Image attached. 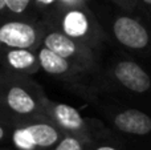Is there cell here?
<instances>
[{
    "label": "cell",
    "instance_id": "1",
    "mask_svg": "<svg viewBox=\"0 0 151 150\" xmlns=\"http://www.w3.org/2000/svg\"><path fill=\"white\" fill-rule=\"evenodd\" d=\"M45 92L31 76L0 68V116L11 125L47 118Z\"/></svg>",
    "mask_w": 151,
    "mask_h": 150
},
{
    "label": "cell",
    "instance_id": "2",
    "mask_svg": "<svg viewBox=\"0 0 151 150\" xmlns=\"http://www.w3.org/2000/svg\"><path fill=\"white\" fill-rule=\"evenodd\" d=\"M41 21L97 52L109 41L104 27L88 4L56 8L42 15Z\"/></svg>",
    "mask_w": 151,
    "mask_h": 150
},
{
    "label": "cell",
    "instance_id": "3",
    "mask_svg": "<svg viewBox=\"0 0 151 150\" xmlns=\"http://www.w3.org/2000/svg\"><path fill=\"white\" fill-rule=\"evenodd\" d=\"M117 12L104 11L97 15L104 27L109 40L111 39L119 47L138 55H147L151 52V29L141 19L131 12L117 8Z\"/></svg>",
    "mask_w": 151,
    "mask_h": 150
},
{
    "label": "cell",
    "instance_id": "4",
    "mask_svg": "<svg viewBox=\"0 0 151 150\" xmlns=\"http://www.w3.org/2000/svg\"><path fill=\"white\" fill-rule=\"evenodd\" d=\"M36 55L40 63V69H42L47 74L69 85L74 92L85 96L86 98L94 97L96 94L94 76L96 74L58 56L57 53L52 52L44 45H40L37 48Z\"/></svg>",
    "mask_w": 151,
    "mask_h": 150
},
{
    "label": "cell",
    "instance_id": "5",
    "mask_svg": "<svg viewBox=\"0 0 151 150\" xmlns=\"http://www.w3.org/2000/svg\"><path fill=\"white\" fill-rule=\"evenodd\" d=\"M44 24L33 16L0 13V47L37 50L41 45Z\"/></svg>",
    "mask_w": 151,
    "mask_h": 150
},
{
    "label": "cell",
    "instance_id": "6",
    "mask_svg": "<svg viewBox=\"0 0 151 150\" xmlns=\"http://www.w3.org/2000/svg\"><path fill=\"white\" fill-rule=\"evenodd\" d=\"M64 133L48 118H36L12 126L11 150H52Z\"/></svg>",
    "mask_w": 151,
    "mask_h": 150
},
{
    "label": "cell",
    "instance_id": "7",
    "mask_svg": "<svg viewBox=\"0 0 151 150\" xmlns=\"http://www.w3.org/2000/svg\"><path fill=\"white\" fill-rule=\"evenodd\" d=\"M44 24V23H42ZM41 45L47 47L58 56L77 64L78 66L86 69L93 74L99 73V60L98 52L91 49L90 47L66 36L61 31L44 24Z\"/></svg>",
    "mask_w": 151,
    "mask_h": 150
},
{
    "label": "cell",
    "instance_id": "8",
    "mask_svg": "<svg viewBox=\"0 0 151 150\" xmlns=\"http://www.w3.org/2000/svg\"><path fill=\"white\" fill-rule=\"evenodd\" d=\"M104 82L127 94L142 96L151 90V74L133 58L113 61L104 74Z\"/></svg>",
    "mask_w": 151,
    "mask_h": 150
},
{
    "label": "cell",
    "instance_id": "9",
    "mask_svg": "<svg viewBox=\"0 0 151 150\" xmlns=\"http://www.w3.org/2000/svg\"><path fill=\"white\" fill-rule=\"evenodd\" d=\"M44 113L47 118L52 121L63 133L77 136L88 142H91L98 133L94 126L96 122L86 120L74 106L64 102H56L48 96L44 98Z\"/></svg>",
    "mask_w": 151,
    "mask_h": 150
},
{
    "label": "cell",
    "instance_id": "10",
    "mask_svg": "<svg viewBox=\"0 0 151 150\" xmlns=\"http://www.w3.org/2000/svg\"><path fill=\"white\" fill-rule=\"evenodd\" d=\"M109 121L118 133L143 137L151 133V117L134 108L118 109L109 114Z\"/></svg>",
    "mask_w": 151,
    "mask_h": 150
},
{
    "label": "cell",
    "instance_id": "11",
    "mask_svg": "<svg viewBox=\"0 0 151 150\" xmlns=\"http://www.w3.org/2000/svg\"><path fill=\"white\" fill-rule=\"evenodd\" d=\"M0 68L13 73L32 76L40 71V63L36 50L0 47Z\"/></svg>",
    "mask_w": 151,
    "mask_h": 150
},
{
    "label": "cell",
    "instance_id": "12",
    "mask_svg": "<svg viewBox=\"0 0 151 150\" xmlns=\"http://www.w3.org/2000/svg\"><path fill=\"white\" fill-rule=\"evenodd\" d=\"M89 144L90 142L77 136L64 133L61 140L56 144L52 150H89Z\"/></svg>",
    "mask_w": 151,
    "mask_h": 150
},
{
    "label": "cell",
    "instance_id": "13",
    "mask_svg": "<svg viewBox=\"0 0 151 150\" xmlns=\"http://www.w3.org/2000/svg\"><path fill=\"white\" fill-rule=\"evenodd\" d=\"M7 9L9 13L16 16H32L33 0H5Z\"/></svg>",
    "mask_w": 151,
    "mask_h": 150
},
{
    "label": "cell",
    "instance_id": "14",
    "mask_svg": "<svg viewBox=\"0 0 151 150\" xmlns=\"http://www.w3.org/2000/svg\"><path fill=\"white\" fill-rule=\"evenodd\" d=\"M113 5H115L117 8L122 11H126V12H137V11L141 9L139 7L138 0H109Z\"/></svg>",
    "mask_w": 151,
    "mask_h": 150
},
{
    "label": "cell",
    "instance_id": "15",
    "mask_svg": "<svg viewBox=\"0 0 151 150\" xmlns=\"http://www.w3.org/2000/svg\"><path fill=\"white\" fill-rule=\"evenodd\" d=\"M89 150H122V149L113 145V144H110V142H106V141H104L102 138H99L98 134H96L93 141L89 144Z\"/></svg>",
    "mask_w": 151,
    "mask_h": 150
},
{
    "label": "cell",
    "instance_id": "16",
    "mask_svg": "<svg viewBox=\"0 0 151 150\" xmlns=\"http://www.w3.org/2000/svg\"><path fill=\"white\" fill-rule=\"evenodd\" d=\"M11 130H12V126L0 116V144L9 142Z\"/></svg>",
    "mask_w": 151,
    "mask_h": 150
},
{
    "label": "cell",
    "instance_id": "17",
    "mask_svg": "<svg viewBox=\"0 0 151 150\" xmlns=\"http://www.w3.org/2000/svg\"><path fill=\"white\" fill-rule=\"evenodd\" d=\"M89 0H56V8L64 7H77V5H86ZM55 8V9H56Z\"/></svg>",
    "mask_w": 151,
    "mask_h": 150
},
{
    "label": "cell",
    "instance_id": "18",
    "mask_svg": "<svg viewBox=\"0 0 151 150\" xmlns=\"http://www.w3.org/2000/svg\"><path fill=\"white\" fill-rule=\"evenodd\" d=\"M138 3L142 11H145L149 15H151V0H138Z\"/></svg>",
    "mask_w": 151,
    "mask_h": 150
},
{
    "label": "cell",
    "instance_id": "19",
    "mask_svg": "<svg viewBox=\"0 0 151 150\" xmlns=\"http://www.w3.org/2000/svg\"><path fill=\"white\" fill-rule=\"evenodd\" d=\"M7 4H5V0H0V13H7Z\"/></svg>",
    "mask_w": 151,
    "mask_h": 150
},
{
    "label": "cell",
    "instance_id": "20",
    "mask_svg": "<svg viewBox=\"0 0 151 150\" xmlns=\"http://www.w3.org/2000/svg\"><path fill=\"white\" fill-rule=\"evenodd\" d=\"M0 150H11V149H0Z\"/></svg>",
    "mask_w": 151,
    "mask_h": 150
},
{
    "label": "cell",
    "instance_id": "21",
    "mask_svg": "<svg viewBox=\"0 0 151 150\" xmlns=\"http://www.w3.org/2000/svg\"><path fill=\"white\" fill-rule=\"evenodd\" d=\"M150 29H151V25H150Z\"/></svg>",
    "mask_w": 151,
    "mask_h": 150
}]
</instances>
